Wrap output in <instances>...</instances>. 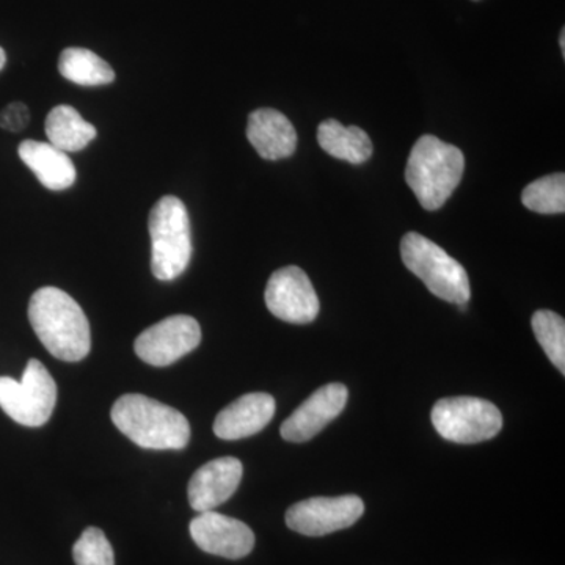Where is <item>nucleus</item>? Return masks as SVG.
<instances>
[{
    "instance_id": "obj_2",
    "label": "nucleus",
    "mask_w": 565,
    "mask_h": 565,
    "mask_svg": "<svg viewBox=\"0 0 565 565\" xmlns=\"http://www.w3.org/2000/svg\"><path fill=\"white\" fill-rule=\"evenodd\" d=\"M110 416L117 429L140 448L184 449L191 440V424L181 412L143 394H125Z\"/></svg>"
},
{
    "instance_id": "obj_17",
    "label": "nucleus",
    "mask_w": 565,
    "mask_h": 565,
    "mask_svg": "<svg viewBox=\"0 0 565 565\" xmlns=\"http://www.w3.org/2000/svg\"><path fill=\"white\" fill-rule=\"evenodd\" d=\"M318 141L333 158L359 166L373 156V141L359 126H344L337 120L319 125Z\"/></svg>"
},
{
    "instance_id": "obj_16",
    "label": "nucleus",
    "mask_w": 565,
    "mask_h": 565,
    "mask_svg": "<svg viewBox=\"0 0 565 565\" xmlns=\"http://www.w3.org/2000/svg\"><path fill=\"white\" fill-rule=\"evenodd\" d=\"M18 154L50 191H65L76 181V167L70 156L54 145L25 140L18 148Z\"/></svg>"
},
{
    "instance_id": "obj_1",
    "label": "nucleus",
    "mask_w": 565,
    "mask_h": 565,
    "mask_svg": "<svg viewBox=\"0 0 565 565\" xmlns=\"http://www.w3.org/2000/svg\"><path fill=\"white\" fill-rule=\"evenodd\" d=\"M29 321L55 359L76 363L90 352V322L81 305L62 289L44 286L35 291L29 302Z\"/></svg>"
},
{
    "instance_id": "obj_23",
    "label": "nucleus",
    "mask_w": 565,
    "mask_h": 565,
    "mask_svg": "<svg viewBox=\"0 0 565 565\" xmlns=\"http://www.w3.org/2000/svg\"><path fill=\"white\" fill-rule=\"evenodd\" d=\"M31 120L28 106L22 103H11L0 111V128L10 132H20Z\"/></svg>"
},
{
    "instance_id": "obj_20",
    "label": "nucleus",
    "mask_w": 565,
    "mask_h": 565,
    "mask_svg": "<svg viewBox=\"0 0 565 565\" xmlns=\"http://www.w3.org/2000/svg\"><path fill=\"white\" fill-rule=\"evenodd\" d=\"M522 202L527 210L539 212V214H564V173L548 174V177L531 182L522 193Z\"/></svg>"
},
{
    "instance_id": "obj_12",
    "label": "nucleus",
    "mask_w": 565,
    "mask_h": 565,
    "mask_svg": "<svg viewBox=\"0 0 565 565\" xmlns=\"http://www.w3.org/2000/svg\"><path fill=\"white\" fill-rule=\"evenodd\" d=\"M349 392L343 384H329L316 390L292 415L281 424L286 441L303 444L316 437L327 424L340 416L348 404Z\"/></svg>"
},
{
    "instance_id": "obj_9",
    "label": "nucleus",
    "mask_w": 565,
    "mask_h": 565,
    "mask_svg": "<svg viewBox=\"0 0 565 565\" xmlns=\"http://www.w3.org/2000/svg\"><path fill=\"white\" fill-rule=\"evenodd\" d=\"M363 512L362 498L356 494L310 498L288 509L286 525L296 533L319 537L355 525Z\"/></svg>"
},
{
    "instance_id": "obj_18",
    "label": "nucleus",
    "mask_w": 565,
    "mask_h": 565,
    "mask_svg": "<svg viewBox=\"0 0 565 565\" xmlns=\"http://www.w3.org/2000/svg\"><path fill=\"white\" fill-rule=\"evenodd\" d=\"M46 136L50 143L63 152L84 150L96 139V128L85 121L79 111L71 106H57L46 118Z\"/></svg>"
},
{
    "instance_id": "obj_25",
    "label": "nucleus",
    "mask_w": 565,
    "mask_h": 565,
    "mask_svg": "<svg viewBox=\"0 0 565 565\" xmlns=\"http://www.w3.org/2000/svg\"><path fill=\"white\" fill-rule=\"evenodd\" d=\"M559 43H561V51H563V55H565V32H561V39H559Z\"/></svg>"
},
{
    "instance_id": "obj_4",
    "label": "nucleus",
    "mask_w": 565,
    "mask_h": 565,
    "mask_svg": "<svg viewBox=\"0 0 565 565\" xmlns=\"http://www.w3.org/2000/svg\"><path fill=\"white\" fill-rule=\"evenodd\" d=\"M148 230L152 275L172 281L188 269L192 258L191 218L184 203L173 195L162 196L152 206Z\"/></svg>"
},
{
    "instance_id": "obj_21",
    "label": "nucleus",
    "mask_w": 565,
    "mask_h": 565,
    "mask_svg": "<svg viewBox=\"0 0 565 565\" xmlns=\"http://www.w3.org/2000/svg\"><path fill=\"white\" fill-rule=\"evenodd\" d=\"M533 332L546 356L552 360L561 374H565V321L563 316L550 310L535 311Z\"/></svg>"
},
{
    "instance_id": "obj_22",
    "label": "nucleus",
    "mask_w": 565,
    "mask_h": 565,
    "mask_svg": "<svg viewBox=\"0 0 565 565\" xmlns=\"http://www.w3.org/2000/svg\"><path fill=\"white\" fill-rule=\"evenodd\" d=\"M76 565H115L114 548L99 527H87L73 546Z\"/></svg>"
},
{
    "instance_id": "obj_10",
    "label": "nucleus",
    "mask_w": 565,
    "mask_h": 565,
    "mask_svg": "<svg viewBox=\"0 0 565 565\" xmlns=\"http://www.w3.org/2000/svg\"><path fill=\"white\" fill-rule=\"evenodd\" d=\"M267 308L275 318L289 323H310L319 315V299L308 275L288 266L273 274L266 286Z\"/></svg>"
},
{
    "instance_id": "obj_5",
    "label": "nucleus",
    "mask_w": 565,
    "mask_h": 565,
    "mask_svg": "<svg viewBox=\"0 0 565 565\" xmlns=\"http://www.w3.org/2000/svg\"><path fill=\"white\" fill-rule=\"evenodd\" d=\"M401 256L405 267L427 286L434 296L467 310L471 288L462 264L444 248L418 233H407L401 241Z\"/></svg>"
},
{
    "instance_id": "obj_11",
    "label": "nucleus",
    "mask_w": 565,
    "mask_h": 565,
    "mask_svg": "<svg viewBox=\"0 0 565 565\" xmlns=\"http://www.w3.org/2000/svg\"><path fill=\"white\" fill-rule=\"evenodd\" d=\"M191 535L204 553L226 559H243L255 546L250 527L215 511L200 512L191 522Z\"/></svg>"
},
{
    "instance_id": "obj_24",
    "label": "nucleus",
    "mask_w": 565,
    "mask_h": 565,
    "mask_svg": "<svg viewBox=\"0 0 565 565\" xmlns=\"http://www.w3.org/2000/svg\"><path fill=\"white\" fill-rule=\"evenodd\" d=\"M6 63H7L6 51H3L2 47H0V71L3 70V66H6Z\"/></svg>"
},
{
    "instance_id": "obj_3",
    "label": "nucleus",
    "mask_w": 565,
    "mask_h": 565,
    "mask_svg": "<svg viewBox=\"0 0 565 565\" xmlns=\"http://www.w3.org/2000/svg\"><path fill=\"white\" fill-rule=\"evenodd\" d=\"M465 158L455 145L423 136L408 156L405 181L426 211H437L462 181Z\"/></svg>"
},
{
    "instance_id": "obj_8",
    "label": "nucleus",
    "mask_w": 565,
    "mask_h": 565,
    "mask_svg": "<svg viewBox=\"0 0 565 565\" xmlns=\"http://www.w3.org/2000/svg\"><path fill=\"white\" fill-rule=\"evenodd\" d=\"M202 343V329L192 316L174 315L148 327L137 337L134 351L151 366H170Z\"/></svg>"
},
{
    "instance_id": "obj_19",
    "label": "nucleus",
    "mask_w": 565,
    "mask_h": 565,
    "mask_svg": "<svg viewBox=\"0 0 565 565\" xmlns=\"http://www.w3.org/2000/svg\"><path fill=\"white\" fill-rule=\"evenodd\" d=\"M58 71L66 81L84 87H99L115 81L109 63L85 47H68L58 58Z\"/></svg>"
},
{
    "instance_id": "obj_6",
    "label": "nucleus",
    "mask_w": 565,
    "mask_h": 565,
    "mask_svg": "<svg viewBox=\"0 0 565 565\" xmlns=\"http://www.w3.org/2000/svg\"><path fill=\"white\" fill-rule=\"evenodd\" d=\"M55 403L57 385L39 360H29L20 382L0 377V408L21 426H44L51 419Z\"/></svg>"
},
{
    "instance_id": "obj_13",
    "label": "nucleus",
    "mask_w": 565,
    "mask_h": 565,
    "mask_svg": "<svg viewBox=\"0 0 565 565\" xmlns=\"http://www.w3.org/2000/svg\"><path fill=\"white\" fill-rule=\"evenodd\" d=\"M244 467L236 457H221L204 463L189 482V503L193 511H215L226 503L243 481Z\"/></svg>"
},
{
    "instance_id": "obj_14",
    "label": "nucleus",
    "mask_w": 565,
    "mask_h": 565,
    "mask_svg": "<svg viewBox=\"0 0 565 565\" xmlns=\"http://www.w3.org/2000/svg\"><path fill=\"white\" fill-rule=\"evenodd\" d=\"M275 399L267 393H248L223 408L214 422V434L222 440H241L262 433L273 422Z\"/></svg>"
},
{
    "instance_id": "obj_15",
    "label": "nucleus",
    "mask_w": 565,
    "mask_h": 565,
    "mask_svg": "<svg viewBox=\"0 0 565 565\" xmlns=\"http://www.w3.org/2000/svg\"><path fill=\"white\" fill-rule=\"evenodd\" d=\"M247 137L256 152L267 161H280L296 152V129L286 115L275 109L252 111Z\"/></svg>"
},
{
    "instance_id": "obj_7",
    "label": "nucleus",
    "mask_w": 565,
    "mask_h": 565,
    "mask_svg": "<svg viewBox=\"0 0 565 565\" xmlns=\"http://www.w3.org/2000/svg\"><path fill=\"white\" fill-rule=\"evenodd\" d=\"M435 430L452 444L473 445L500 434L503 415L497 405L479 397H445L433 408Z\"/></svg>"
}]
</instances>
